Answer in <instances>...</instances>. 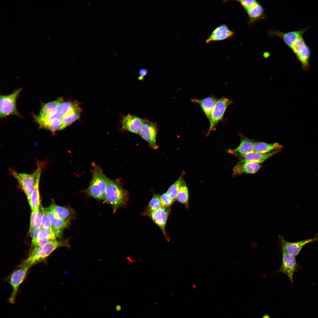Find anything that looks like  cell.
I'll return each instance as SVG.
<instances>
[{"label":"cell","instance_id":"cell-41","mask_svg":"<svg viewBox=\"0 0 318 318\" xmlns=\"http://www.w3.org/2000/svg\"><path fill=\"white\" fill-rule=\"evenodd\" d=\"M262 318H271L270 316L268 314H266L263 316Z\"/></svg>","mask_w":318,"mask_h":318},{"label":"cell","instance_id":"cell-1","mask_svg":"<svg viewBox=\"0 0 318 318\" xmlns=\"http://www.w3.org/2000/svg\"><path fill=\"white\" fill-rule=\"evenodd\" d=\"M128 200V191L123 188L120 180L109 178L103 200L111 205L113 212L125 206Z\"/></svg>","mask_w":318,"mask_h":318},{"label":"cell","instance_id":"cell-14","mask_svg":"<svg viewBox=\"0 0 318 318\" xmlns=\"http://www.w3.org/2000/svg\"><path fill=\"white\" fill-rule=\"evenodd\" d=\"M144 119L130 114L123 117L121 120V129L131 132L139 134Z\"/></svg>","mask_w":318,"mask_h":318},{"label":"cell","instance_id":"cell-5","mask_svg":"<svg viewBox=\"0 0 318 318\" xmlns=\"http://www.w3.org/2000/svg\"><path fill=\"white\" fill-rule=\"evenodd\" d=\"M233 103L231 100L225 97L217 99L208 119L210 126L207 135H209L218 123L223 120L227 107Z\"/></svg>","mask_w":318,"mask_h":318},{"label":"cell","instance_id":"cell-39","mask_svg":"<svg viewBox=\"0 0 318 318\" xmlns=\"http://www.w3.org/2000/svg\"><path fill=\"white\" fill-rule=\"evenodd\" d=\"M40 228H34L29 231L30 237L32 238V239H34L36 238Z\"/></svg>","mask_w":318,"mask_h":318},{"label":"cell","instance_id":"cell-36","mask_svg":"<svg viewBox=\"0 0 318 318\" xmlns=\"http://www.w3.org/2000/svg\"><path fill=\"white\" fill-rule=\"evenodd\" d=\"M246 11L252 7L258 2L255 0H237Z\"/></svg>","mask_w":318,"mask_h":318},{"label":"cell","instance_id":"cell-9","mask_svg":"<svg viewBox=\"0 0 318 318\" xmlns=\"http://www.w3.org/2000/svg\"><path fill=\"white\" fill-rule=\"evenodd\" d=\"M281 252L285 253L292 256L296 257L301 251L305 245L318 241V236H316L310 238L297 242H288L285 240L283 236L279 235Z\"/></svg>","mask_w":318,"mask_h":318},{"label":"cell","instance_id":"cell-29","mask_svg":"<svg viewBox=\"0 0 318 318\" xmlns=\"http://www.w3.org/2000/svg\"><path fill=\"white\" fill-rule=\"evenodd\" d=\"M77 107L75 104L70 102H62L58 106L55 113L56 117L62 118L75 108Z\"/></svg>","mask_w":318,"mask_h":318},{"label":"cell","instance_id":"cell-31","mask_svg":"<svg viewBox=\"0 0 318 318\" xmlns=\"http://www.w3.org/2000/svg\"><path fill=\"white\" fill-rule=\"evenodd\" d=\"M162 206L161 196L158 194H154L144 211H153Z\"/></svg>","mask_w":318,"mask_h":318},{"label":"cell","instance_id":"cell-13","mask_svg":"<svg viewBox=\"0 0 318 318\" xmlns=\"http://www.w3.org/2000/svg\"><path fill=\"white\" fill-rule=\"evenodd\" d=\"M241 142L239 145L233 149H229L228 150L229 153L233 155L239 159L243 156L254 151L255 140L249 138L241 134Z\"/></svg>","mask_w":318,"mask_h":318},{"label":"cell","instance_id":"cell-19","mask_svg":"<svg viewBox=\"0 0 318 318\" xmlns=\"http://www.w3.org/2000/svg\"><path fill=\"white\" fill-rule=\"evenodd\" d=\"M261 166L260 163L256 162H238L233 168L232 175L233 177H235L243 174H254L259 170Z\"/></svg>","mask_w":318,"mask_h":318},{"label":"cell","instance_id":"cell-30","mask_svg":"<svg viewBox=\"0 0 318 318\" xmlns=\"http://www.w3.org/2000/svg\"><path fill=\"white\" fill-rule=\"evenodd\" d=\"M184 173H182L178 179L175 181L168 188L166 193L173 200H176L180 188L184 181L183 175Z\"/></svg>","mask_w":318,"mask_h":318},{"label":"cell","instance_id":"cell-24","mask_svg":"<svg viewBox=\"0 0 318 318\" xmlns=\"http://www.w3.org/2000/svg\"><path fill=\"white\" fill-rule=\"evenodd\" d=\"M246 11L249 17V24H254L265 18L264 8L258 3Z\"/></svg>","mask_w":318,"mask_h":318},{"label":"cell","instance_id":"cell-16","mask_svg":"<svg viewBox=\"0 0 318 318\" xmlns=\"http://www.w3.org/2000/svg\"><path fill=\"white\" fill-rule=\"evenodd\" d=\"M234 32L230 30L225 24H221L212 32L206 41L208 44L212 42L219 41L230 38L234 34Z\"/></svg>","mask_w":318,"mask_h":318},{"label":"cell","instance_id":"cell-6","mask_svg":"<svg viewBox=\"0 0 318 318\" xmlns=\"http://www.w3.org/2000/svg\"><path fill=\"white\" fill-rule=\"evenodd\" d=\"M22 88L19 89L11 94L0 96V116L4 117L11 115H19L16 107V100Z\"/></svg>","mask_w":318,"mask_h":318},{"label":"cell","instance_id":"cell-15","mask_svg":"<svg viewBox=\"0 0 318 318\" xmlns=\"http://www.w3.org/2000/svg\"><path fill=\"white\" fill-rule=\"evenodd\" d=\"M57 236L52 228L41 226L36 238L32 239L31 250L51 240L56 239Z\"/></svg>","mask_w":318,"mask_h":318},{"label":"cell","instance_id":"cell-25","mask_svg":"<svg viewBox=\"0 0 318 318\" xmlns=\"http://www.w3.org/2000/svg\"><path fill=\"white\" fill-rule=\"evenodd\" d=\"M49 208L57 216L62 219H69L74 214V212L71 208L60 206L54 203H52Z\"/></svg>","mask_w":318,"mask_h":318},{"label":"cell","instance_id":"cell-32","mask_svg":"<svg viewBox=\"0 0 318 318\" xmlns=\"http://www.w3.org/2000/svg\"><path fill=\"white\" fill-rule=\"evenodd\" d=\"M62 123V118L55 117L49 122L44 127V128L49 130L52 132H54L59 130Z\"/></svg>","mask_w":318,"mask_h":318},{"label":"cell","instance_id":"cell-37","mask_svg":"<svg viewBox=\"0 0 318 318\" xmlns=\"http://www.w3.org/2000/svg\"><path fill=\"white\" fill-rule=\"evenodd\" d=\"M40 207L37 210L33 229L40 228L41 227V219L42 211V207Z\"/></svg>","mask_w":318,"mask_h":318},{"label":"cell","instance_id":"cell-17","mask_svg":"<svg viewBox=\"0 0 318 318\" xmlns=\"http://www.w3.org/2000/svg\"><path fill=\"white\" fill-rule=\"evenodd\" d=\"M44 209L51 220L52 229L58 237H60L63 230L68 226L69 219H64L59 218L49 207Z\"/></svg>","mask_w":318,"mask_h":318},{"label":"cell","instance_id":"cell-8","mask_svg":"<svg viewBox=\"0 0 318 318\" xmlns=\"http://www.w3.org/2000/svg\"><path fill=\"white\" fill-rule=\"evenodd\" d=\"M38 171V167L33 173L30 174L18 173L13 169L10 170L12 175L17 180L25 194L28 201L30 198Z\"/></svg>","mask_w":318,"mask_h":318},{"label":"cell","instance_id":"cell-23","mask_svg":"<svg viewBox=\"0 0 318 318\" xmlns=\"http://www.w3.org/2000/svg\"><path fill=\"white\" fill-rule=\"evenodd\" d=\"M278 153L276 152L262 154L254 152L239 158V161L238 163H242L248 162H254L261 163Z\"/></svg>","mask_w":318,"mask_h":318},{"label":"cell","instance_id":"cell-21","mask_svg":"<svg viewBox=\"0 0 318 318\" xmlns=\"http://www.w3.org/2000/svg\"><path fill=\"white\" fill-rule=\"evenodd\" d=\"M217 99L214 96L211 95L202 99H191V101L200 106L208 120Z\"/></svg>","mask_w":318,"mask_h":318},{"label":"cell","instance_id":"cell-10","mask_svg":"<svg viewBox=\"0 0 318 318\" xmlns=\"http://www.w3.org/2000/svg\"><path fill=\"white\" fill-rule=\"evenodd\" d=\"M158 132L155 123L147 119H144L139 134L148 143L152 148L156 150L158 148L156 142Z\"/></svg>","mask_w":318,"mask_h":318},{"label":"cell","instance_id":"cell-35","mask_svg":"<svg viewBox=\"0 0 318 318\" xmlns=\"http://www.w3.org/2000/svg\"><path fill=\"white\" fill-rule=\"evenodd\" d=\"M42 214L41 219V226L46 228H52L51 220L47 214L44 208L42 207Z\"/></svg>","mask_w":318,"mask_h":318},{"label":"cell","instance_id":"cell-28","mask_svg":"<svg viewBox=\"0 0 318 318\" xmlns=\"http://www.w3.org/2000/svg\"><path fill=\"white\" fill-rule=\"evenodd\" d=\"M189 192L186 184L184 180L181 184L177 196L176 200L179 203L183 204L187 209L189 207Z\"/></svg>","mask_w":318,"mask_h":318},{"label":"cell","instance_id":"cell-27","mask_svg":"<svg viewBox=\"0 0 318 318\" xmlns=\"http://www.w3.org/2000/svg\"><path fill=\"white\" fill-rule=\"evenodd\" d=\"M77 107L62 118V123L59 130H62L77 120L80 117V112Z\"/></svg>","mask_w":318,"mask_h":318},{"label":"cell","instance_id":"cell-26","mask_svg":"<svg viewBox=\"0 0 318 318\" xmlns=\"http://www.w3.org/2000/svg\"><path fill=\"white\" fill-rule=\"evenodd\" d=\"M311 54L310 48L306 44L295 54L297 59L301 63L302 68L304 69H308L309 67V59Z\"/></svg>","mask_w":318,"mask_h":318},{"label":"cell","instance_id":"cell-18","mask_svg":"<svg viewBox=\"0 0 318 318\" xmlns=\"http://www.w3.org/2000/svg\"><path fill=\"white\" fill-rule=\"evenodd\" d=\"M63 102V99L59 98L45 104L42 108L39 115L35 117L36 121L38 123L54 115L59 105Z\"/></svg>","mask_w":318,"mask_h":318},{"label":"cell","instance_id":"cell-12","mask_svg":"<svg viewBox=\"0 0 318 318\" xmlns=\"http://www.w3.org/2000/svg\"><path fill=\"white\" fill-rule=\"evenodd\" d=\"M308 29L307 28L298 30L283 33L276 29H271L268 31L269 35L271 36L277 37L281 38L285 44L290 47L296 40L303 37V36Z\"/></svg>","mask_w":318,"mask_h":318},{"label":"cell","instance_id":"cell-4","mask_svg":"<svg viewBox=\"0 0 318 318\" xmlns=\"http://www.w3.org/2000/svg\"><path fill=\"white\" fill-rule=\"evenodd\" d=\"M170 208L162 206L158 209L152 211H144L141 214L149 217L160 229L164 237L168 242L170 238L166 230V225L168 216L171 212Z\"/></svg>","mask_w":318,"mask_h":318},{"label":"cell","instance_id":"cell-34","mask_svg":"<svg viewBox=\"0 0 318 318\" xmlns=\"http://www.w3.org/2000/svg\"><path fill=\"white\" fill-rule=\"evenodd\" d=\"M162 206L170 208L175 201L166 192L161 196Z\"/></svg>","mask_w":318,"mask_h":318},{"label":"cell","instance_id":"cell-22","mask_svg":"<svg viewBox=\"0 0 318 318\" xmlns=\"http://www.w3.org/2000/svg\"><path fill=\"white\" fill-rule=\"evenodd\" d=\"M284 148L278 143H268L262 142H257L255 144L254 151L262 154L269 153L280 151Z\"/></svg>","mask_w":318,"mask_h":318},{"label":"cell","instance_id":"cell-3","mask_svg":"<svg viewBox=\"0 0 318 318\" xmlns=\"http://www.w3.org/2000/svg\"><path fill=\"white\" fill-rule=\"evenodd\" d=\"M91 180L87 190L90 196L98 200H103L109 178L104 173L101 168L94 163Z\"/></svg>","mask_w":318,"mask_h":318},{"label":"cell","instance_id":"cell-40","mask_svg":"<svg viewBox=\"0 0 318 318\" xmlns=\"http://www.w3.org/2000/svg\"><path fill=\"white\" fill-rule=\"evenodd\" d=\"M148 73V70L147 69L145 68H143L141 69L139 72V74L140 76L138 77V79L139 80H143L145 76Z\"/></svg>","mask_w":318,"mask_h":318},{"label":"cell","instance_id":"cell-38","mask_svg":"<svg viewBox=\"0 0 318 318\" xmlns=\"http://www.w3.org/2000/svg\"><path fill=\"white\" fill-rule=\"evenodd\" d=\"M38 209L35 211L31 210L30 219V224L29 231H30L33 228L34 220Z\"/></svg>","mask_w":318,"mask_h":318},{"label":"cell","instance_id":"cell-7","mask_svg":"<svg viewBox=\"0 0 318 318\" xmlns=\"http://www.w3.org/2000/svg\"><path fill=\"white\" fill-rule=\"evenodd\" d=\"M19 267L13 271L8 278V282L12 287L13 290L7 300L12 304H15L19 287L25 278L30 267L27 266Z\"/></svg>","mask_w":318,"mask_h":318},{"label":"cell","instance_id":"cell-2","mask_svg":"<svg viewBox=\"0 0 318 318\" xmlns=\"http://www.w3.org/2000/svg\"><path fill=\"white\" fill-rule=\"evenodd\" d=\"M67 245L64 241L56 239L49 241L31 250L29 257L20 265L19 267L29 266L40 262L46 259L58 248Z\"/></svg>","mask_w":318,"mask_h":318},{"label":"cell","instance_id":"cell-11","mask_svg":"<svg viewBox=\"0 0 318 318\" xmlns=\"http://www.w3.org/2000/svg\"><path fill=\"white\" fill-rule=\"evenodd\" d=\"M282 252V264L277 272L286 274L292 284L293 283V274L298 268L295 257L284 252Z\"/></svg>","mask_w":318,"mask_h":318},{"label":"cell","instance_id":"cell-33","mask_svg":"<svg viewBox=\"0 0 318 318\" xmlns=\"http://www.w3.org/2000/svg\"><path fill=\"white\" fill-rule=\"evenodd\" d=\"M306 44L303 37L295 41L290 47L292 52L295 55Z\"/></svg>","mask_w":318,"mask_h":318},{"label":"cell","instance_id":"cell-20","mask_svg":"<svg viewBox=\"0 0 318 318\" xmlns=\"http://www.w3.org/2000/svg\"><path fill=\"white\" fill-rule=\"evenodd\" d=\"M43 165V163H38L37 164L38 171L30 198L28 201L32 211L36 210L40 207L39 184L42 168Z\"/></svg>","mask_w":318,"mask_h":318}]
</instances>
